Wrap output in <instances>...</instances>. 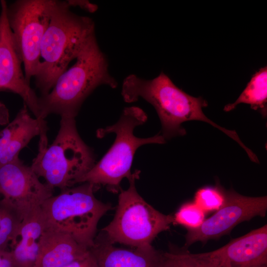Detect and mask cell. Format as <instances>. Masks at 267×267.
Returning <instances> with one entry per match:
<instances>
[{
  "label": "cell",
  "mask_w": 267,
  "mask_h": 267,
  "mask_svg": "<svg viewBox=\"0 0 267 267\" xmlns=\"http://www.w3.org/2000/svg\"><path fill=\"white\" fill-rule=\"evenodd\" d=\"M243 103L250 105L252 109L259 110L263 117H267V66L261 68L253 75L237 99L234 103L225 105L223 110L230 111L235 109L239 104Z\"/></svg>",
  "instance_id": "e0dca14e"
},
{
  "label": "cell",
  "mask_w": 267,
  "mask_h": 267,
  "mask_svg": "<svg viewBox=\"0 0 267 267\" xmlns=\"http://www.w3.org/2000/svg\"><path fill=\"white\" fill-rule=\"evenodd\" d=\"M0 90L18 94L25 105L40 120L39 97L26 80L21 56L17 49L7 19L5 0L0 1Z\"/></svg>",
  "instance_id": "8fae6325"
},
{
  "label": "cell",
  "mask_w": 267,
  "mask_h": 267,
  "mask_svg": "<svg viewBox=\"0 0 267 267\" xmlns=\"http://www.w3.org/2000/svg\"><path fill=\"white\" fill-rule=\"evenodd\" d=\"M23 220L13 204L3 198L0 200V250H6L15 241Z\"/></svg>",
  "instance_id": "d6986e66"
},
{
  "label": "cell",
  "mask_w": 267,
  "mask_h": 267,
  "mask_svg": "<svg viewBox=\"0 0 267 267\" xmlns=\"http://www.w3.org/2000/svg\"><path fill=\"white\" fill-rule=\"evenodd\" d=\"M97 267H160L162 253L146 248L117 247L102 233L95 236L89 249Z\"/></svg>",
  "instance_id": "4fadbf2b"
},
{
  "label": "cell",
  "mask_w": 267,
  "mask_h": 267,
  "mask_svg": "<svg viewBox=\"0 0 267 267\" xmlns=\"http://www.w3.org/2000/svg\"><path fill=\"white\" fill-rule=\"evenodd\" d=\"M52 0H17L7 5L8 23L30 84L40 63L41 45L50 19Z\"/></svg>",
  "instance_id": "ba28073f"
},
{
  "label": "cell",
  "mask_w": 267,
  "mask_h": 267,
  "mask_svg": "<svg viewBox=\"0 0 267 267\" xmlns=\"http://www.w3.org/2000/svg\"><path fill=\"white\" fill-rule=\"evenodd\" d=\"M205 213L194 202L182 205L173 216L174 223L188 229L196 228L205 220Z\"/></svg>",
  "instance_id": "44dd1931"
},
{
  "label": "cell",
  "mask_w": 267,
  "mask_h": 267,
  "mask_svg": "<svg viewBox=\"0 0 267 267\" xmlns=\"http://www.w3.org/2000/svg\"><path fill=\"white\" fill-rule=\"evenodd\" d=\"M44 229L41 207L23 219L16 240L10 245L16 267H35Z\"/></svg>",
  "instance_id": "2e32d148"
},
{
  "label": "cell",
  "mask_w": 267,
  "mask_h": 267,
  "mask_svg": "<svg viewBox=\"0 0 267 267\" xmlns=\"http://www.w3.org/2000/svg\"><path fill=\"white\" fill-rule=\"evenodd\" d=\"M213 252L222 267H267V225L234 239Z\"/></svg>",
  "instance_id": "7c38bea8"
},
{
  "label": "cell",
  "mask_w": 267,
  "mask_h": 267,
  "mask_svg": "<svg viewBox=\"0 0 267 267\" xmlns=\"http://www.w3.org/2000/svg\"><path fill=\"white\" fill-rule=\"evenodd\" d=\"M70 7L66 0H52L49 23L41 45L43 60L34 77L42 96L51 90L69 63L95 37L92 19L77 14Z\"/></svg>",
  "instance_id": "7a4b0ae2"
},
{
  "label": "cell",
  "mask_w": 267,
  "mask_h": 267,
  "mask_svg": "<svg viewBox=\"0 0 267 267\" xmlns=\"http://www.w3.org/2000/svg\"><path fill=\"white\" fill-rule=\"evenodd\" d=\"M91 149L82 139L75 119L61 117L60 128L53 142L39 143L31 168L51 188L72 187L95 165Z\"/></svg>",
  "instance_id": "5b68a950"
},
{
  "label": "cell",
  "mask_w": 267,
  "mask_h": 267,
  "mask_svg": "<svg viewBox=\"0 0 267 267\" xmlns=\"http://www.w3.org/2000/svg\"><path fill=\"white\" fill-rule=\"evenodd\" d=\"M8 121V112L6 106L0 102V124H5Z\"/></svg>",
  "instance_id": "d4e9b609"
},
{
  "label": "cell",
  "mask_w": 267,
  "mask_h": 267,
  "mask_svg": "<svg viewBox=\"0 0 267 267\" xmlns=\"http://www.w3.org/2000/svg\"><path fill=\"white\" fill-rule=\"evenodd\" d=\"M66 1L70 7H79L89 12H94L97 9L96 5L91 3L88 0H68Z\"/></svg>",
  "instance_id": "603a6c76"
},
{
  "label": "cell",
  "mask_w": 267,
  "mask_h": 267,
  "mask_svg": "<svg viewBox=\"0 0 267 267\" xmlns=\"http://www.w3.org/2000/svg\"><path fill=\"white\" fill-rule=\"evenodd\" d=\"M108 62L96 37L90 40L75 63L57 79L51 90L39 97L41 118L56 114L75 118L85 99L98 87L116 88L117 83L110 75Z\"/></svg>",
  "instance_id": "3957f363"
},
{
  "label": "cell",
  "mask_w": 267,
  "mask_h": 267,
  "mask_svg": "<svg viewBox=\"0 0 267 267\" xmlns=\"http://www.w3.org/2000/svg\"><path fill=\"white\" fill-rule=\"evenodd\" d=\"M61 190L41 206L44 228L61 231L90 249L100 219L111 210L94 196V185L85 182Z\"/></svg>",
  "instance_id": "8992f818"
},
{
  "label": "cell",
  "mask_w": 267,
  "mask_h": 267,
  "mask_svg": "<svg viewBox=\"0 0 267 267\" xmlns=\"http://www.w3.org/2000/svg\"><path fill=\"white\" fill-rule=\"evenodd\" d=\"M147 120V116L142 109L136 106L128 107L124 109L116 123L97 130L98 137L114 133L115 140L102 159L81 177L76 184L88 182L97 188L105 186L113 192L120 190L122 179L126 178L129 180L134 174L131 169L136 150L145 144L166 142L160 133L147 138L134 135L135 128L144 124Z\"/></svg>",
  "instance_id": "277c9868"
},
{
  "label": "cell",
  "mask_w": 267,
  "mask_h": 267,
  "mask_svg": "<svg viewBox=\"0 0 267 267\" xmlns=\"http://www.w3.org/2000/svg\"><path fill=\"white\" fill-rule=\"evenodd\" d=\"M63 267H97L95 259L90 251L86 256L75 260Z\"/></svg>",
  "instance_id": "7402d4cb"
},
{
  "label": "cell",
  "mask_w": 267,
  "mask_h": 267,
  "mask_svg": "<svg viewBox=\"0 0 267 267\" xmlns=\"http://www.w3.org/2000/svg\"><path fill=\"white\" fill-rule=\"evenodd\" d=\"M121 94L126 102L132 103L141 98L155 109L160 120L161 134L165 139L184 135L185 130L181 124L190 121L207 123L222 131L243 147L244 143L234 130L223 128L209 119L202 110L208 102L201 97H193L177 87L162 72L152 80L131 74L124 80Z\"/></svg>",
  "instance_id": "6da1fadb"
},
{
  "label": "cell",
  "mask_w": 267,
  "mask_h": 267,
  "mask_svg": "<svg viewBox=\"0 0 267 267\" xmlns=\"http://www.w3.org/2000/svg\"><path fill=\"white\" fill-rule=\"evenodd\" d=\"M139 173H134L127 189H120L113 219L102 233L112 244L146 249L152 246V242L160 233L170 228L174 217L156 210L139 194L135 181Z\"/></svg>",
  "instance_id": "52a82bcc"
},
{
  "label": "cell",
  "mask_w": 267,
  "mask_h": 267,
  "mask_svg": "<svg viewBox=\"0 0 267 267\" xmlns=\"http://www.w3.org/2000/svg\"><path fill=\"white\" fill-rule=\"evenodd\" d=\"M0 267H16L10 250H0Z\"/></svg>",
  "instance_id": "cb8c5ba5"
},
{
  "label": "cell",
  "mask_w": 267,
  "mask_h": 267,
  "mask_svg": "<svg viewBox=\"0 0 267 267\" xmlns=\"http://www.w3.org/2000/svg\"><path fill=\"white\" fill-rule=\"evenodd\" d=\"M213 251L192 254L186 249H170L162 253L160 267H221Z\"/></svg>",
  "instance_id": "ac0fdd59"
},
{
  "label": "cell",
  "mask_w": 267,
  "mask_h": 267,
  "mask_svg": "<svg viewBox=\"0 0 267 267\" xmlns=\"http://www.w3.org/2000/svg\"><path fill=\"white\" fill-rule=\"evenodd\" d=\"M267 210V197H249L234 190L225 191L222 206L199 227L188 229L184 247L194 243L218 239L229 233L241 222L256 216L264 217Z\"/></svg>",
  "instance_id": "9c48e42d"
},
{
  "label": "cell",
  "mask_w": 267,
  "mask_h": 267,
  "mask_svg": "<svg viewBox=\"0 0 267 267\" xmlns=\"http://www.w3.org/2000/svg\"><path fill=\"white\" fill-rule=\"evenodd\" d=\"M45 121L33 118L24 104L14 119L0 132V166L19 158L20 151L37 135L47 136Z\"/></svg>",
  "instance_id": "5bb4252c"
},
{
  "label": "cell",
  "mask_w": 267,
  "mask_h": 267,
  "mask_svg": "<svg viewBox=\"0 0 267 267\" xmlns=\"http://www.w3.org/2000/svg\"><path fill=\"white\" fill-rule=\"evenodd\" d=\"M39 178L19 158L0 166V194L16 207L23 219L53 195V189Z\"/></svg>",
  "instance_id": "30bf717a"
},
{
  "label": "cell",
  "mask_w": 267,
  "mask_h": 267,
  "mask_svg": "<svg viewBox=\"0 0 267 267\" xmlns=\"http://www.w3.org/2000/svg\"><path fill=\"white\" fill-rule=\"evenodd\" d=\"M89 249L64 232L44 228L35 267H63L83 258Z\"/></svg>",
  "instance_id": "9a60e30c"
},
{
  "label": "cell",
  "mask_w": 267,
  "mask_h": 267,
  "mask_svg": "<svg viewBox=\"0 0 267 267\" xmlns=\"http://www.w3.org/2000/svg\"><path fill=\"white\" fill-rule=\"evenodd\" d=\"M225 191L219 186L205 187L198 189L194 203L205 213L217 211L223 204Z\"/></svg>",
  "instance_id": "ffe728a7"
},
{
  "label": "cell",
  "mask_w": 267,
  "mask_h": 267,
  "mask_svg": "<svg viewBox=\"0 0 267 267\" xmlns=\"http://www.w3.org/2000/svg\"></svg>",
  "instance_id": "484cf974"
}]
</instances>
